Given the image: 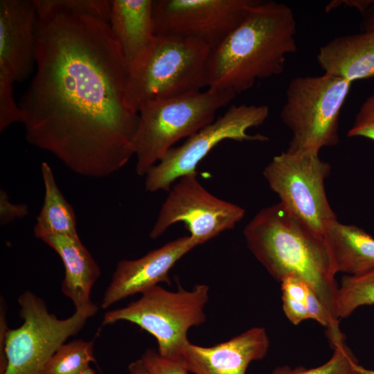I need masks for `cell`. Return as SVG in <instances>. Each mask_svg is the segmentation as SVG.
<instances>
[{
  "mask_svg": "<svg viewBox=\"0 0 374 374\" xmlns=\"http://www.w3.org/2000/svg\"><path fill=\"white\" fill-rule=\"evenodd\" d=\"M211 52L206 44L192 38L155 35L145 51L128 68L127 105L139 114L146 103L208 87Z\"/></svg>",
  "mask_w": 374,
  "mask_h": 374,
  "instance_id": "277c9868",
  "label": "cell"
},
{
  "mask_svg": "<svg viewBox=\"0 0 374 374\" xmlns=\"http://www.w3.org/2000/svg\"><path fill=\"white\" fill-rule=\"evenodd\" d=\"M34 3L36 71L18 103L26 139L76 174L107 177L134 155L139 122L125 100L121 47L108 22Z\"/></svg>",
  "mask_w": 374,
  "mask_h": 374,
  "instance_id": "6da1fadb",
  "label": "cell"
},
{
  "mask_svg": "<svg viewBox=\"0 0 374 374\" xmlns=\"http://www.w3.org/2000/svg\"><path fill=\"white\" fill-rule=\"evenodd\" d=\"M44 199L34 226L35 236L41 240L54 235H78L72 206L62 194L47 162L41 165Z\"/></svg>",
  "mask_w": 374,
  "mask_h": 374,
  "instance_id": "ffe728a7",
  "label": "cell"
},
{
  "mask_svg": "<svg viewBox=\"0 0 374 374\" xmlns=\"http://www.w3.org/2000/svg\"><path fill=\"white\" fill-rule=\"evenodd\" d=\"M150 374H188L180 361L161 356L157 350L147 349L141 357Z\"/></svg>",
  "mask_w": 374,
  "mask_h": 374,
  "instance_id": "484cf974",
  "label": "cell"
},
{
  "mask_svg": "<svg viewBox=\"0 0 374 374\" xmlns=\"http://www.w3.org/2000/svg\"><path fill=\"white\" fill-rule=\"evenodd\" d=\"M244 235L249 249L275 280L280 282L288 275L301 278L333 317L339 285L323 238L280 203L261 209L244 228Z\"/></svg>",
  "mask_w": 374,
  "mask_h": 374,
  "instance_id": "3957f363",
  "label": "cell"
},
{
  "mask_svg": "<svg viewBox=\"0 0 374 374\" xmlns=\"http://www.w3.org/2000/svg\"><path fill=\"white\" fill-rule=\"evenodd\" d=\"M96 362L91 341L75 339L61 345L45 364L41 374H80Z\"/></svg>",
  "mask_w": 374,
  "mask_h": 374,
  "instance_id": "7402d4cb",
  "label": "cell"
},
{
  "mask_svg": "<svg viewBox=\"0 0 374 374\" xmlns=\"http://www.w3.org/2000/svg\"><path fill=\"white\" fill-rule=\"evenodd\" d=\"M361 29L362 32L374 31V0L367 11L363 15Z\"/></svg>",
  "mask_w": 374,
  "mask_h": 374,
  "instance_id": "1f68e13d",
  "label": "cell"
},
{
  "mask_svg": "<svg viewBox=\"0 0 374 374\" xmlns=\"http://www.w3.org/2000/svg\"><path fill=\"white\" fill-rule=\"evenodd\" d=\"M128 368L130 374H150L141 359L132 362Z\"/></svg>",
  "mask_w": 374,
  "mask_h": 374,
  "instance_id": "d6a6232c",
  "label": "cell"
},
{
  "mask_svg": "<svg viewBox=\"0 0 374 374\" xmlns=\"http://www.w3.org/2000/svg\"><path fill=\"white\" fill-rule=\"evenodd\" d=\"M283 295L304 302L309 289L308 284L294 275L285 276L280 282Z\"/></svg>",
  "mask_w": 374,
  "mask_h": 374,
  "instance_id": "83f0119b",
  "label": "cell"
},
{
  "mask_svg": "<svg viewBox=\"0 0 374 374\" xmlns=\"http://www.w3.org/2000/svg\"><path fill=\"white\" fill-rule=\"evenodd\" d=\"M209 287L196 285L193 290L179 287L169 291L156 285L141 294L127 305L105 312L102 325L125 321L137 325L157 340L158 353L163 357L180 361L188 344V332L206 321L204 309Z\"/></svg>",
  "mask_w": 374,
  "mask_h": 374,
  "instance_id": "52a82bcc",
  "label": "cell"
},
{
  "mask_svg": "<svg viewBox=\"0 0 374 374\" xmlns=\"http://www.w3.org/2000/svg\"><path fill=\"white\" fill-rule=\"evenodd\" d=\"M292 9L274 1H258L238 26L211 51L208 88L238 94L258 80L283 73L288 55L297 51Z\"/></svg>",
  "mask_w": 374,
  "mask_h": 374,
  "instance_id": "7a4b0ae2",
  "label": "cell"
},
{
  "mask_svg": "<svg viewBox=\"0 0 374 374\" xmlns=\"http://www.w3.org/2000/svg\"><path fill=\"white\" fill-rule=\"evenodd\" d=\"M348 137H364L374 141V94L367 97L361 105Z\"/></svg>",
  "mask_w": 374,
  "mask_h": 374,
  "instance_id": "d4e9b609",
  "label": "cell"
},
{
  "mask_svg": "<svg viewBox=\"0 0 374 374\" xmlns=\"http://www.w3.org/2000/svg\"><path fill=\"white\" fill-rule=\"evenodd\" d=\"M374 305V270L363 274L344 275L338 285L333 317L347 318L358 308Z\"/></svg>",
  "mask_w": 374,
  "mask_h": 374,
  "instance_id": "44dd1931",
  "label": "cell"
},
{
  "mask_svg": "<svg viewBox=\"0 0 374 374\" xmlns=\"http://www.w3.org/2000/svg\"><path fill=\"white\" fill-rule=\"evenodd\" d=\"M269 339L264 328L253 327L228 341L212 346L190 341L180 362L194 374H246L251 362L267 355Z\"/></svg>",
  "mask_w": 374,
  "mask_h": 374,
  "instance_id": "9a60e30c",
  "label": "cell"
},
{
  "mask_svg": "<svg viewBox=\"0 0 374 374\" xmlns=\"http://www.w3.org/2000/svg\"><path fill=\"white\" fill-rule=\"evenodd\" d=\"M28 214V206L24 204H13L7 193L0 190V224L1 226L13 221L15 218H22Z\"/></svg>",
  "mask_w": 374,
  "mask_h": 374,
  "instance_id": "4316f807",
  "label": "cell"
},
{
  "mask_svg": "<svg viewBox=\"0 0 374 374\" xmlns=\"http://www.w3.org/2000/svg\"><path fill=\"white\" fill-rule=\"evenodd\" d=\"M325 74L350 82L374 76V31L337 37L317 55Z\"/></svg>",
  "mask_w": 374,
  "mask_h": 374,
  "instance_id": "e0dca14e",
  "label": "cell"
},
{
  "mask_svg": "<svg viewBox=\"0 0 374 374\" xmlns=\"http://www.w3.org/2000/svg\"><path fill=\"white\" fill-rule=\"evenodd\" d=\"M373 1V0L332 1L326 6V11L329 12L334 8H337L341 4H344L347 6L357 8L364 15Z\"/></svg>",
  "mask_w": 374,
  "mask_h": 374,
  "instance_id": "4dcf8cb0",
  "label": "cell"
},
{
  "mask_svg": "<svg viewBox=\"0 0 374 374\" xmlns=\"http://www.w3.org/2000/svg\"><path fill=\"white\" fill-rule=\"evenodd\" d=\"M283 309L288 320L294 325L309 319V315L304 302H301L282 294Z\"/></svg>",
  "mask_w": 374,
  "mask_h": 374,
  "instance_id": "f1b7e54d",
  "label": "cell"
},
{
  "mask_svg": "<svg viewBox=\"0 0 374 374\" xmlns=\"http://www.w3.org/2000/svg\"><path fill=\"white\" fill-rule=\"evenodd\" d=\"M242 207L211 194L199 181L197 172L178 179L164 201L150 237H160L170 226L181 222L197 244L233 229L244 216Z\"/></svg>",
  "mask_w": 374,
  "mask_h": 374,
  "instance_id": "8fae6325",
  "label": "cell"
},
{
  "mask_svg": "<svg viewBox=\"0 0 374 374\" xmlns=\"http://www.w3.org/2000/svg\"><path fill=\"white\" fill-rule=\"evenodd\" d=\"M37 18L33 0L0 1V71L14 82L33 71Z\"/></svg>",
  "mask_w": 374,
  "mask_h": 374,
  "instance_id": "5bb4252c",
  "label": "cell"
},
{
  "mask_svg": "<svg viewBox=\"0 0 374 374\" xmlns=\"http://www.w3.org/2000/svg\"><path fill=\"white\" fill-rule=\"evenodd\" d=\"M332 348L334 353L330 359L318 367L308 369L283 366L275 368L272 374H361V366L344 340L335 344Z\"/></svg>",
  "mask_w": 374,
  "mask_h": 374,
  "instance_id": "603a6c76",
  "label": "cell"
},
{
  "mask_svg": "<svg viewBox=\"0 0 374 374\" xmlns=\"http://www.w3.org/2000/svg\"><path fill=\"white\" fill-rule=\"evenodd\" d=\"M351 84L325 73L290 81L280 113L292 133L287 151L319 154L321 148L338 144L340 112Z\"/></svg>",
  "mask_w": 374,
  "mask_h": 374,
  "instance_id": "8992f818",
  "label": "cell"
},
{
  "mask_svg": "<svg viewBox=\"0 0 374 374\" xmlns=\"http://www.w3.org/2000/svg\"><path fill=\"white\" fill-rule=\"evenodd\" d=\"M323 239L335 274L356 276L374 270V238L362 228L335 218L326 224Z\"/></svg>",
  "mask_w": 374,
  "mask_h": 374,
  "instance_id": "d6986e66",
  "label": "cell"
},
{
  "mask_svg": "<svg viewBox=\"0 0 374 374\" xmlns=\"http://www.w3.org/2000/svg\"><path fill=\"white\" fill-rule=\"evenodd\" d=\"M14 82L0 71V130L14 123L21 121V112L13 96Z\"/></svg>",
  "mask_w": 374,
  "mask_h": 374,
  "instance_id": "cb8c5ba5",
  "label": "cell"
},
{
  "mask_svg": "<svg viewBox=\"0 0 374 374\" xmlns=\"http://www.w3.org/2000/svg\"><path fill=\"white\" fill-rule=\"evenodd\" d=\"M267 105H240L231 106L211 124L188 137L178 147H173L145 175V187L148 192L169 190L180 177L196 172L199 162L217 144L224 140L266 141L260 134L247 131L262 124L269 116Z\"/></svg>",
  "mask_w": 374,
  "mask_h": 374,
  "instance_id": "30bf717a",
  "label": "cell"
},
{
  "mask_svg": "<svg viewBox=\"0 0 374 374\" xmlns=\"http://www.w3.org/2000/svg\"><path fill=\"white\" fill-rule=\"evenodd\" d=\"M198 245L190 235H185L150 251L140 258L120 260L103 296L101 308H108L160 283L170 285L171 269Z\"/></svg>",
  "mask_w": 374,
  "mask_h": 374,
  "instance_id": "4fadbf2b",
  "label": "cell"
},
{
  "mask_svg": "<svg viewBox=\"0 0 374 374\" xmlns=\"http://www.w3.org/2000/svg\"><path fill=\"white\" fill-rule=\"evenodd\" d=\"M0 369L3 368L5 363L4 348L7 332L9 330L6 319V306L4 300L1 299L0 310Z\"/></svg>",
  "mask_w": 374,
  "mask_h": 374,
  "instance_id": "f546056e",
  "label": "cell"
},
{
  "mask_svg": "<svg viewBox=\"0 0 374 374\" xmlns=\"http://www.w3.org/2000/svg\"><path fill=\"white\" fill-rule=\"evenodd\" d=\"M236 95L230 90L208 88L142 105L134 144L137 175L145 176L175 143L213 123L217 111Z\"/></svg>",
  "mask_w": 374,
  "mask_h": 374,
  "instance_id": "5b68a950",
  "label": "cell"
},
{
  "mask_svg": "<svg viewBox=\"0 0 374 374\" xmlns=\"http://www.w3.org/2000/svg\"><path fill=\"white\" fill-rule=\"evenodd\" d=\"M258 0H153L154 34L200 41L211 51L242 21Z\"/></svg>",
  "mask_w": 374,
  "mask_h": 374,
  "instance_id": "7c38bea8",
  "label": "cell"
},
{
  "mask_svg": "<svg viewBox=\"0 0 374 374\" xmlns=\"http://www.w3.org/2000/svg\"><path fill=\"white\" fill-rule=\"evenodd\" d=\"M330 165L319 154L291 152L275 156L266 166L263 175L280 204L317 235L337 218L327 199L324 181Z\"/></svg>",
  "mask_w": 374,
  "mask_h": 374,
  "instance_id": "9c48e42d",
  "label": "cell"
},
{
  "mask_svg": "<svg viewBox=\"0 0 374 374\" xmlns=\"http://www.w3.org/2000/svg\"><path fill=\"white\" fill-rule=\"evenodd\" d=\"M359 371L361 374H374V370L366 369L362 366L359 368Z\"/></svg>",
  "mask_w": 374,
  "mask_h": 374,
  "instance_id": "836d02e7",
  "label": "cell"
},
{
  "mask_svg": "<svg viewBox=\"0 0 374 374\" xmlns=\"http://www.w3.org/2000/svg\"><path fill=\"white\" fill-rule=\"evenodd\" d=\"M61 258L64 267L62 293L75 310L96 305L91 301V289L100 274V268L78 235H54L42 240Z\"/></svg>",
  "mask_w": 374,
  "mask_h": 374,
  "instance_id": "2e32d148",
  "label": "cell"
},
{
  "mask_svg": "<svg viewBox=\"0 0 374 374\" xmlns=\"http://www.w3.org/2000/svg\"><path fill=\"white\" fill-rule=\"evenodd\" d=\"M23 323L8 330L5 341V363L0 374H41L52 355L71 336L76 335L98 306L75 310L60 319L49 312L44 301L30 291L18 298Z\"/></svg>",
  "mask_w": 374,
  "mask_h": 374,
  "instance_id": "ba28073f",
  "label": "cell"
},
{
  "mask_svg": "<svg viewBox=\"0 0 374 374\" xmlns=\"http://www.w3.org/2000/svg\"><path fill=\"white\" fill-rule=\"evenodd\" d=\"M80 374H96V373L94 370L89 366L84 371H82Z\"/></svg>",
  "mask_w": 374,
  "mask_h": 374,
  "instance_id": "e575fe53",
  "label": "cell"
},
{
  "mask_svg": "<svg viewBox=\"0 0 374 374\" xmlns=\"http://www.w3.org/2000/svg\"><path fill=\"white\" fill-rule=\"evenodd\" d=\"M153 0H113L109 24L128 68L154 38Z\"/></svg>",
  "mask_w": 374,
  "mask_h": 374,
  "instance_id": "ac0fdd59",
  "label": "cell"
}]
</instances>
